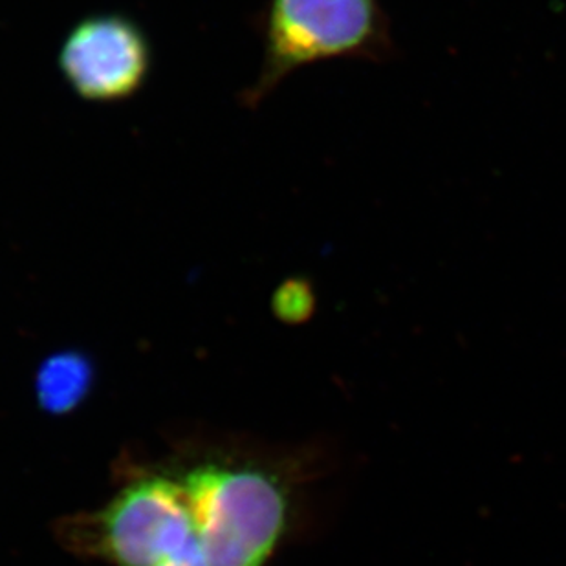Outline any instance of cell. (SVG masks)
Returning <instances> with one entry per match:
<instances>
[{
  "mask_svg": "<svg viewBox=\"0 0 566 566\" xmlns=\"http://www.w3.org/2000/svg\"><path fill=\"white\" fill-rule=\"evenodd\" d=\"M272 306L275 315L284 323H305L315 308L314 292L305 281L290 279L275 290Z\"/></svg>",
  "mask_w": 566,
  "mask_h": 566,
  "instance_id": "cell-6",
  "label": "cell"
},
{
  "mask_svg": "<svg viewBox=\"0 0 566 566\" xmlns=\"http://www.w3.org/2000/svg\"><path fill=\"white\" fill-rule=\"evenodd\" d=\"M94 376V364L85 353L63 350L52 354L35 375L39 407L55 417L69 415L91 395Z\"/></svg>",
  "mask_w": 566,
  "mask_h": 566,
  "instance_id": "cell-5",
  "label": "cell"
},
{
  "mask_svg": "<svg viewBox=\"0 0 566 566\" xmlns=\"http://www.w3.org/2000/svg\"><path fill=\"white\" fill-rule=\"evenodd\" d=\"M169 566H209L208 559H206V554H197V556L188 557V559H184V562L175 563V565Z\"/></svg>",
  "mask_w": 566,
  "mask_h": 566,
  "instance_id": "cell-7",
  "label": "cell"
},
{
  "mask_svg": "<svg viewBox=\"0 0 566 566\" xmlns=\"http://www.w3.org/2000/svg\"><path fill=\"white\" fill-rule=\"evenodd\" d=\"M334 459L317 442L281 454L208 449L166 468L188 492L209 566H266L301 526L306 490Z\"/></svg>",
  "mask_w": 566,
  "mask_h": 566,
  "instance_id": "cell-1",
  "label": "cell"
},
{
  "mask_svg": "<svg viewBox=\"0 0 566 566\" xmlns=\"http://www.w3.org/2000/svg\"><path fill=\"white\" fill-rule=\"evenodd\" d=\"M153 61V44L145 28L118 11L80 19L57 52V69L70 91L97 105L138 96L149 81Z\"/></svg>",
  "mask_w": 566,
  "mask_h": 566,
  "instance_id": "cell-4",
  "label": "cell"
},
{
  "mask_svg": "<svg viewBox=\"0 0 566 566\" xmlns=\"http://www.w3.org/2000/svg\"><path fill=\"white\" fill-rule=\"evenodd\" d=\"M261 38V69L241 96L250 111L305 66L379 61L390 52L389 28L378 0H268Z\"/></svg>",
  "mask_w": 566,
  "mask_h": 566,
  "instance_id": "cell-3",
  "label": "cell"
},
{
  "mask_svg": "<svg viewBox=\"0 0 566 566\" xmlns=\"http://www.w3.org/2000/svg\"><path fill=\"white\" fill-rule=\"evenodd\" d=\"M57 539L113 566H169L203 552L188 492L166 465L139 468L107 504L61 518Z\"/></svg>",
  "mask_w": 566,
  "mask_h": 566,
  "instance_id": "cell-2",
  "label": "cell"
}]
</instances>
